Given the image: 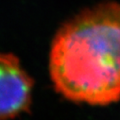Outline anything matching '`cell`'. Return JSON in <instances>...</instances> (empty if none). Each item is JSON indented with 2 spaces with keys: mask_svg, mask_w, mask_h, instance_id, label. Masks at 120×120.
<instances>
[{
  "mask_svg": "<svg viewBox=\"0 0 120 120\" xmlns=\"http://www.w3.org/2000/svg\"><path fill=\"white\" fill-rule=\"evenodd\" d=\"M56 92L76 103L120 100V3L89 8L57 31L49 54Z\"/></svg>",
  "mask_w": 120,
  "mask_h": 120,
  "instance_id": "cell-1",
  "label": "cell"
},
{
  "mask_svg": "<svg viewBox=\"0 0 120 120\" xmlns=\"http://www.w3.org/2000/svg\"><path fill=\"white\" fill-rule=\"evenodd\" d=\"M33 85L15 55L0 52V120L29 111Z\"/></svg>",
  "mask_w": 120,
  "mask_h": 120,
  "instance_id": "cell-2",
  "label": "cell"
}]
</instances>
